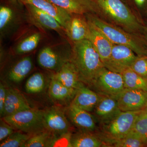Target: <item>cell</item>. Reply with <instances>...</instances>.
I'll return each instance as SVG.
<instances>
[{
    "mask_svg": "<svg viewBox=\"0 0 147 147\" xmlns=\"http://www.w3.org/2000/svg\"><path fill=\"white\" fill-rule=\"evenodd\" d=\"M132 131L147 140V112L145 110L137 117Z\"/></svg>",
    "mask_w": 147,
    "mask_h": 147,
    "instance_id": "cell-31",
    "label": "cell"
},
{
    "mask_svg": "<svg viewBox=\"0 0 147 147\" xmlns=\"http://www.w3.org/2000/svg\"><path fill=\"white\" fill-rule=\"evenodd\" d=\"M87 20L90 27L88 40L98 53L104 64L110 58L114 44L94 24L88 19Z\"/></svg>",
    "mask_w": 147,
    "mask_h": 147,
    "instance_id": "cell-13",
    "label": "cell"
},
{
    "mask_svg": "<svg viewBox=\"0 0 147 147\" xmlns=\"http://www.w3.org/2000/svg\"><path fill=\"white\" fill-rule=\"evenodd\" d=\"M45 78L42 73L36 72L26 82L25 88L28 94L38 93L43 90L45 87Z\"/></svg>",
    "mask_w": 147,
    "mask_h": 147,
    "instance_id": "cell-27",
    "label": "cell"
},
{
    "mask_svg": "<svg viewBox=\"0 0 147 147\" xmlns=\"http://www.w3.org/2000/svg\"><path fill=\"white\" fill-rule=\"evenodd\" d=\"M86 15L87 19L99 29L113 44L127 46L138 57L147 56V44L142 36L126 31L95 14Z\"/></svg>",
    "mask_w": 147,
    "mask_h": 147,
    "instance_id": "cell-3",
    "label": "cell"
},
{
    "mask_svg": "<svg viewBox=\"0 0 147 147\" xmlns=\"http://www.w3.org/2000/svg\"><path fill=\"white\" fill-rule=\"evenodd\" d=\"M90 86L94 91L103 96L117 98L125 88L121 74L102 69Z\"/></svg>",
    "mask_w": 147,
    "mask_h": 147,
    "instance_id": "cell-6",
    "label": "cell"
},
{
    "mask_svg": "<svg viewBox=\"0 0 147 147\" xmlns=\"http://www.w3.org/2000/svg\"><path fill=\"white\" fill-rule=\"evenodd\" d=\"M110 147H146L147 140L131 130L125 137L113 142Z\"/></svg>",
    "mask_w": 147,
    "mask_h": 147,
    "instance_id": "cell-26",
    "label": "cell"
},
{
    "mask_svg": "<svg viewBox=\"0 0 147 147\" xmlns=\"http://www.w3.org/2000/svg\"><path fill=\"white\" fill-rule=\"evenodd\" d=\"M69 143L70 146L72 147H108L100 135L90 131H81L74 134Z\"/></svg>",
    "mask_w": 147,
    "mask_h": 147,
    "instance_id": "cell-20",
    "label": "cell"
},
{
    "mask_svg": "<svg viewBox=\"0 0 147 147\" xmlns=\"http://www.w3.org/2000/svg\"><path fill=\"white\" fill-rule=\"evenodd\" d=\"M51 2L72 14L98 15V8L94 0H49Z\"/></svg>",
    "mask_w": 147,
    "mask_h": 147,
    "instance_id": "cell-11",
    "label": "cell"
},
{
    "mask_svg": "<svg viewBox=\"0 0 147 147\" xmlns=\"http://www.w3.org/2000/svg\"><path fill=\"white\" fill-rule=\"evenodd\" d=\"M130 68L147 80V56L137 57Z\"/></svg>",
    "mask_w": 147,
    "mask_h": 147,
    "instance_id": "cell-32",
    "label": "cell"
},
{
    "mask_svg": "<svg viewBox=\"0 0 147 147\" xmlns=\"http://www.w3.org/2000/svg\"><path fill=\"white\" fill-rule=\"evenodd\" d=\"M93 111L96 118L101 125L110 121L122 112L116 98L103 96Z\"/></svg>",
    "mask_w": 147,
    "mask_h": 147,
    "instance_id": "cell-14",
    "label": "cell"
},
{
    "mask_svg": "<svg viewBox=\"0 0 147 147\" xmlns=\"http://www.w3.org/2000/svg\"><path fill=\"white\" fill-rule=\"evenodd\" d=\"M40 38L41 35L38 33L29 36L18 44L16 48V53L21 55L31 52L38 46Z\"/></svg>",
    "mask_w": 147,
    "mask_h": 147,
    "instance_id": "cell-29",
    "label": "cell"
},
{
    "mask_svg": "<svg viewBox=\"0 0 147 147\" xmlns=\"http://www.w3.org/2000/svg\"><path fill=\"white\" fill-rule=\"evenodd\" d=\"M116 98L122 112L144 110L147 106V92L143 90L125 88Z\"/></svg>",
    "mask_w": 147,
    "mask_h": 147,
    "instance_id": "cell-8",
    "label": "cell"
},
{
    "mask_svg": "<svg viewBox=\"0 0 147 147\" xmlns=\"http://www.w3.org/2000/svg\"><path fill=\"white\" fill-rule=\"evenodd\" d=\"M94 1H97V0H94Z\"/></svg>",
    "mask_w": 147,
    "mask_h": 147,
    "instance_id": "cell-38",
    "label": "cell"
},
{
    "mask_svg": "<svg viewBox=\"0 0 147 147\" xmlns=\"http://www.w3.org/2000/svg\"><path fill=\"white\" fill-rule=\"evenodd\" d=\"M13 11L11 9L6 6L0 7V29L3 30L7 25L13 17Z\"/></svg>",
    "mask_w": 147,
    "mask_h": 147,
    "instance_id": "cell-33",
    "label": "cell"
},
{
    "mask_svg": "<svg viewBox=\"0 0 147 147\" xmlns=\"http://www.w3.org/2000/svg\"><path fill=\"white\" fill-rule=\"evenodd\" d=\"M66 35L73 42L89 39L90 27L86 16L71 14V18L65 28Z\"/></svg>",
    "mask_w": 147,
    "mask_h": 147,
    "instance_id": "cell-12",
    "label": "cell"
},
{
    "mask_svg": "<svg viewBox=\"0 0 147 147\" xmlns=\"http://www.w3.org/2000/svg\"><path fill=\"white\" fill-rule=\"evenodd\" d=\"M138 57L129 47L114 44L110 58L103 65L110 71L121 74L130 68Z\"/></svg>",
    "mask_w": 147,
    "mask_h": 147,
    "instance_id": "cell-7",
    "label": "cell"
},
{
    "mask_svg": "<svg viewBox=\"0 0 147 147\" xmlns=\"http://www.w3.org/2000/svg\"><path fill=\"white\" fill-rule=\"evenodd\" d=\"M7 89L2 84H0V114L2 117L6 99Z\"/></svg>",
    "mask_w": 147,
    "mask_h": 147,
    "instance_id": "cell-35",
    "label": "cell"
},
{
    "mask_svg": "<svg viewBox=\"0 0 147 147\" xmlns=\"http://www.w3.org/2000/svg\"><path fill=\"white\" fill-rule=\"evenodd\" d=\"M43 114L44 111L32 108L3 117V119L14 129L34 134L45 129Z\"/></svg>",
    "mask_w": 147,
    "mask_h": 147,
    "instance_id": "cell-5",
    "label": "cell"
},
{
    "mask_svg": "<svg viewBox=\"0 0 147 147\" xmlns=\"http://www.w3.org/2000/svg\"><path fill=\"white\" fill-rule=\"evenodd\" d=\"M142 110L121 112L115 117L101 125L100 137L108 145L125 137L132 130L135 121Z\"/></svg>",
    "mask_w": 147,
    "mask_h": 147,
    "instance_id": "cell-4",
    "label": "cell"
},
{
    "mask_svg": "<svg viewBox=\"0 0 147 147\" xmlns=\"http://www.w3.org/2000/svg\"><path fill=\"white\" fill-rule=\"evenodd\" d=\"M102 96L84 86L76 91L71 104L91 112L93 111Z\"/></svg>",
    "mask_w": 147,
    "mask_h": 147,
    "instance_id": "cell-18",
    "label": "cell"
},
{
    "mask_svg": "<svg viewBox=\"0 0 147 147\" xmlns=\"http://www.w3.org/2000/svg\"><path fill=\"white\" fill-rule=\"evenodd\" d=\"M14 129L2 119L0 123V141L1 142L14 132Z\"/></svg>",
    "mask_w": 147,
    "mask_h": 147,
    "instance_id": "cell-34",
    "label": "cell"
},
{
    "mask_svg": "<svg viewBox=\"0 0 147 147\" xmlns=\"http://www.w3.org/2000/svg\"><path fill=\"white\" fill-rule=\"evenodd\" d=\"M121 74L125 88L143 90L147 92V80L131 68L127 69Z\"/></svg>",
    "mask_w": 147,
    "mask_h": 147,
    "instance_id": "cell-24",
    "label": "cell"
},
{
    "mask_svg": "<svg viewBox=\"0 0 147 147\" xmlns=\"http://www.w3.org/2000/svg\"><path fill=\"white\" fill-rule=\"evenodd\" d=\"M67 115L71 122L81 131L94 132L97 129L95 119L90 112L70 104Z\"/></svg>",
    "mask_w": 147,
    "mask_h": 147,
    "instance_id": "cell-15",
    "label": "cell"
},
{
    "mask_svg": "<svg viewBox=\"0 0 147 147\" xmlns=\"http://www.w3.org/2000/svg\"><path fill=\"white\" fill-rule=\"evenodd\" d=\"M31 136V134L20 131L13 132L1 142L0 147H22Z\"/></svg>",
    "mask_w": 147,
    "mask_h": 147,
    "instance_id": "cell-28",
    "label": "cell"
},
{
    "mask_svg": "<svg viewBox=\"0 0 147 147\" xmlns=\"http://www.w3.org/2000/svg\"><path fill=\"white\" fill-rule=\"evenodd\" d=\"M97 16L126 31L142 36L144 24L124 0H97Z\"/></svg>",
    "mask_w": 147,
    "mask_h": 147,
    "instance_id": "cell-1",
    "label": "cell"
},
{
    "mask_svg": "<svg viewBox=\"0 0 147 147\" xmlns=\"http://www.w3.org/2000/svg\"><path fill=\"white\" fill-rule=\"evenodd\" d=\"M43 120L45 129L53 134H67L69 130V123L64 113L57 107L44 111Z\"/></svg>",
    "mask_w": 147,
    "mask_h": 147,
    "instance_id": "cell-10",
    "label": "cell"
},
{
    "mask_svg": "<svg viewBox=\"0 0 147 147\" xmlns=\"http://www.w3.org/2000/svg\"><path fill=\"white\" fill-rule=\"evenodd\" d=\"M32 59L26 57L18 61L9 72L8 78L11 82L18 83L23 81L32 68Z\"/></svg>",
    "mask_w": 147,
    "mask_h": 147,
    "instance_id": "cell-22",
    "label": "cell"
},
{
    "mask_svg": "<svg viewBox=\"0 0 147 147\" xmlns=\"http://www.w3.org/2000/svg\"><path fill=\"white\" fill-rule=\"evenodd\" d=\"M67 61L63 60L59 55L49 47L42 48L38 56V62L40 66L50 70H59Z\"/></svg>",
    "mask_w": 147,
    "mask_h": 147,
    "instance_id": "cell-21",
    "label": "cell"
},
{
    "mask_svg": "<svg viewBox=\"0 0 147 147\" xmlns=\"http://www.w3.org/2000/svg\"><path fill=\"white\" fill-rule=\"evenodd\" d=\"M142 36L145 40L147 44V18L144 21V32L142 34Z\"/></svg>",
    "mask_w": 147,
    "mask_h": 147,
    "instance_id": "cell-36",
    "label": "cell"
},
{
    "mask_svg": "<svg viewBox=\"0 0 147 147\" xmlns=\"http://www.w3.org/2000/svg\"><path fill=\"white\" fill-rule=\"evenodd\" d=\"M133 12L144 24L147 18V0H124Z\"/></svg>",
    "mask_w": 147,
    "mask_h": 147,
    "instance_id": "cell-30",
    "label": "cell"
},
{
    "mask_svg": "<svg viewBox=\"0 0 147 147\" xmlns=\"http://www.w3.org/2000/svg\"><path fill=\"white\" fill-rule=\"evenodd\" d=\"M55 141L53 133L43 130L32 135L22 147H53Z\"/></svg>",
    "mask_w": 147,
    "mask_h": 147,
    "instance_id": "cell-25",
    "label": "cell"
},
{
    "mask_svg": "<svg viewBox=\"0 0 147 147\" xmlns=\"http://www.w3.org/2000/svg\"><path fill=\"white\" fill-rule=\"evenodd\" d=\"M32 109L24 95L17 90L7 89L3 117Z\"/></svg>",
    "mask_w": 147,
    "mask_h": 147,
    "instance_id": "cell-17",
    "label": "cell"
},
{
    "mask_svg": "<svg viewBox=\"0 0 147 147\" xmlns=\"http://www.w3.org/2000/svg\"><path fill=\"white\" fill-rule=\"evenodd\" d=\"M53 76L68 88L77 90L84 86L75 66L70 61L66 62Z\"/></svg>",
    "mask_w": 147,
    "mask_h": 147,
    "instance_id": "cell-19",
    "label": "cell"
},
{
    "mask_svg": "<svg viewBox=\"0 0 147 147\" xmlns=\"http://www.w3.org/2000/svg\"><path fill=\"white\" fill-rule=\"evenodd\" d=\"M145 111H147V106L146 108V109H145Z\"/></svg>",
    "mask_w": 147,
    "mask_h": 147,
    "instance_id": "cell-37",
    "label": "cell"
},
{
    "mask_svg": "<svg viewBox=\"0 0 147 147\" xmlns=\"http://www.w3.org/2000/svg\"><path fill=\"white\" fill-rule=\"evenodd\" d=\"M30 21L43 28L53 30L62 36L66 34L65 29L53 16L31 4L25 5Z\"/></svg>",
    "mask_w": 147,
    "mask_h": 147,
    "instance_id": "cell-9",
    "label": "cell"
},
{
    "mask_svg": "<svg viewBox=\"0 0 147 147\" xmlns=\"http://www.w3.org/2000/svg\"><path fill=\"white\" fill-rule=\"evenodd\" d=\"M70 61L75 66L81 82L89 86L105 67L98 53L88 39L73 42Z\"/></svg>",
    "mask_w": 147,
    "mask_h": 147,
    "instance_id": "cell-2",
    "label": "cell"
},
{
    "mask_svg": "<svg viewBox=\"0 0 147 147\" xmlns=\"http://www.w3.org/2000/svg\"><path fill=\"white\" fill-rule=\"evenodd\" d=\"M77 90L66 86L62 83L52 77L49 86L50 96L57 100H65L74 98Z\"/></svg>",
    "mask_w": 147,
    "mask_h": 147,
    "instance_id": "cell-23",
    "label": "cell"
},
{
    "mask_svg": "<svg viewBox=\"0 0 147 147\" xmlns=\"http://www.w3.org/2000/svg\"><path fill=\"white\" fill-rule=\"evenodd\" d=\"M24 5L31 4L45 11L56 18L65 29L71 14L49 0H19Z\"/></svg>",
    "mask_w": 147,
    "mask_h": 147,
    "instance_id": "cell-16",
    "label": "cell"
}]
</instances>
